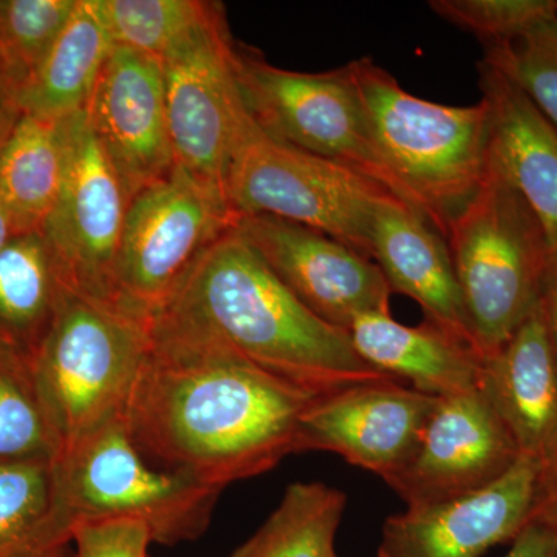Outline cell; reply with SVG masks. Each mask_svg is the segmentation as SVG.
<instances>
[{"mask_svg": "<svg viewBox=\"0 0 557 557\" xmlns=\"http://www.w3.org/2000/svg\"><path fill=\"white\" fill-rule=\"evenodd\" d=\"M319 397L218 344L150 327L126 428L149 461L223 491L299 454L300 418Z\"/></svg>", "mask_w": 557, "mask_h": 557, "instance_id": "6da1fadb", "label": "cell"}, {"mask_svg": "<svg viewBox=\"0 0 557 557\" xmlns=\"http://www.w3.org/2000/svg\"><path fill=\"white\" fill-rule=\"evenodd\" d=\"M150 327L218 344L311 394L392 380L346 330L304 306L237 228L205 249Z\"/></svg>", "mask_w": 557, "mask_h": 557, "instance_id": "7a4b0ae2", "label": "cell"}, {"mask_svg": "<svg viewBox=\"0 0 557 557\" xmlns=\"http://www.w3.org/2000/svg\"><path fill=\"white\" fill-rule=\"evenodd\" d=\"M348 69L398 200L446 240L450 223L474 199L490 168L486 102L461 108L413 97L370 58Z\"/></svg>", "mask_w": 557, "mask_h": 557, "instance_id": "3957f363", "label": "cell"}, {"mask_svg": "<svg viewBox=\"0 0 557 557\" xmlns=\"http://www.w3.org/2000/svg\"><path fill=\"white\" fill-rule=\"evenodd\" d=\"M150 350V327L65 287L46 338L32 357L54 460L110 424L126 421Z\"/></svg>", "mask_w": 557, "mask_h": 557, "instance_id": "277c9868", "label": "cell"}, {"mask_svg": "<svg viewBox=\"0 0 557 557\" xmlns=\"http://www.w3.org/2000/svg\"><path fill=\"white\" fill-rule=\"evenodd\" d=\"M472 346L497 354L541 300L547 234L518 189L491 160L486 177L446 234Z\"/></svg>", "mask_w": 557, "mask_h": 557, "instance_id": "5b68a950", "label": "cell"}, {"mask_svg": "<svg viewBox=\"0 0 557 557\" xmlns=\"http://www.w3.org/2000/svg\"><path fill=\"white\" fill-rule=\"evenodd\" d=\"M225 193L239 218L288 220L327 234L369 259L373 214L388 196L361 172L271 137L249 110L231 157Z\"/></svg>", "mask_w": 557, "mask_h": 557, "instance_id": "8992f818", "label": "cell"}, {"mask_svg": "<svg viewBox=\"0 0 557 557\" xmlns=\"http://www.w3.org/2000/svg\"><path fill=\"white\" fill-rule=\"evenodd\" d=\"M58 509L72 531L79 520L143 523L153 544L199 539L211 523L222 491L150 467L126 428L110 424L53 463Z\"/></svg>", "mask_w": 557, "mask_h": 557, "instance_id": "52a82bcc", "label": "cell"}, {"mask_svg": "<svg viewBox=\"0 0 557 557\" xmlns=\"http://www.w3.org/2000/svg\"><path fill=\"white\" fill-rule=\"evenodd\" d=\"M239 220L225 190L175 164L127 208L113 306L150 327L205 249Z\"/></svg>", "mask_w": 557, "mask_h": 557, "instance_id": "ba28073f", "label": "cell"}, {"mask_svg": "<svg viewBox=\"0 0 557 557\" xmlns=\"http://www.w3.org/2000/svg\"><path fill=\"white\" fill-rule=\"evenodd\" d=\"M236 72L245 104L260 129L313 156L346 164L397 197L394 180L370 137L348 64L324 73L288 72L259 53L236 49Z\"/></svg>", "mask_w": 557, "mask_h": 557, "instance_id": "9c48e42d", "label": "cell"}, {"mask_svg": "<svg viewBox=\"0 0 557 557\" xmlns=\"http://www.w3.org/2000/svg\"><path fill=\"white\" fill-rule=\"evenodd\" d=\"M160 64L175 164L225 190L248 108L223 7L183 36Z\"/></svg>", "mask_w": 557, "mask_h": 557, "instance_id": "30bf717a", "label": "cell"}, {"mask_svg": "<svg viewBox=\"0 0 557 557\" xmlns=\"http://www.w3.org/2000/svg\"><path fill=\"white\" fill-rule=\"evenodd\" d=\"M129 203L87 110L73 113L64 185L40 230L67 287L113 306L116 256Z\"/></svg>", "mask_w": 557, "mask_h": 557, "instance_id": "8fae6325", "label": "cell"}, {"mask_svg": "<svg viewBox=\"0 0 557 557\" xmlns=\"http://www.w3.org/2000/svg\"><path fill=\"white\" fill-rule=\"evenodd\" d=\"M289 292L329 324L391 311L392 289L372 259L327 234L271 215H245L236 226Z\"/></svg>", "mask_w": 557, "mask_h": 557, "instance_id": "7c38bea8", "label": "cell"}, {"mask_svg": "<svg viewBox=\"0 0 557 557\" xmlns=\"http://www.w3.org/2000/svg\"><path fill=\"white\" fill-rule=\"evenodd\" d=\"M437 403L395 380L321 395L300 418L299 454H338L387 483L416 456Z\"/></svg>", "mask_w": 557, "mask_h": 557, "instance_id": "4fadbf2b", "label": "cell"}, {"mask_svg": "<svg viewBox=\"0 0 557 557\" xmlns=\"http://www.w3.org/2000/svg\"><path fill=\"white\" fill-rule=\"evenodd\" d=\"M518 445L482 388L438 398L416 456L387 485L408 507L474 493L515 467Z\"/></svg>", "mask_w": 557, "mask_h": 557, "instance_id": "5bb4252c", "label": "cell"}, {"mask_svg": "<svg viewBox=\"0 0 557 557\" xmlns=\"http://www.w3.org/2000/svg\"><path fill=\"white\" fill-rule=\"evenodd\" d=\"M539 472L541 463L522 456L482 490L391 516L379 557H480L515 541L531 522Z\"/></svg>", "mask_w": 557, "mask_h": 557, "instance_id": "9a60e30c", "label": "cell"}, {"mask_svg": "<svg viewBox=\"0 0 557 557\" xmlns=\"http://www.w3.org/2000/svg\"><path fill=\"white\" fill-rule=\"evenodd\" d=\"M87 115L129 201L174 171L163 69L159 60L115 47Z\"/></svg>", "mask_w": 557, "mask_h": 557, "instance_id": "2e32d148", "label": "cell"}, {"mask_svg": "<svg viewBox=\"0 0 557 557\" xmlns=\"http://www.w3.org/2000/svg\"><path fill=\"white\" fill-rule=\"evenodd\" d=\"M480 388L520 456L547 463L557 450V355L541 300L508 343L483 359Z\"/></svg>", "mask_w": 557, "mask_h": 557, "instance_id": "e0dca14e", "label": "cell"}, {"mask_svg": "<svg viewBox=\"0 0 557 557\" xmlns=\"http://www.w3.org/2000/svg\"><path fill=\"white\" fill-rule=\"evenodd\" d=\"M370 242V258L383 271L392 293L416 300L424 321L474 348L456 269L442 234L388 194L376 205Z\"/></svg>", "mask_w": 557, "mask_h": 557, "instance_id": "ac0fdd59", "label": "cell"}, {"mask_svg": "<svg viewBox=\"0 0 557 557\" xmlns=\"http://www.w3.org/2000/svg\"><path fill=\"white\" fill-rule=\"evenodd\" d=\"M482 100L490 109V157L519 190L557 249V129L496 67L479 64Z\"/></svg>", "mask_w": 557, "mask_h": 557, "instance_id": "d6986e66", "label": "cell"}, {"mask_svg": "<svg viewBox=\"0 0 557 557\" xmlns=\"http://www.w3.org/2000/svg\"><path fill=\"white\" fill-rule=\"evenodd\" d=\"M348 335L369 366L423 394L445 398L480 387L483 358L432 322L405 325L391 311H373L355 319Z\"/></svg>", "mask_w": 557, "mask_h": 557, "instance_id": "ffe728a7", "label": "cell"}, {"mask_svg": "<svg viewBox=\"0 0 557 557\" xmlns=\"http://www.w3.org/2000/svg\"><path fill=\"white\" fill-rule=\"evenodd\" d=\"M69 159V116L22 113L0 148V197L16 236L40 233L50 218Z\"/></svg>", "mask_w": 557, "mask_h": 557, "instance_id": "44dd1931", "label": "cell"}, {"mask_svg": "<svg viewBox=\"0 0 557 557\" xmlns=\"http://www.w3.org/2000/svg\"><path fill=\"white\" fill-rule=\"evenodd\" d=\"M113 49L98 0H78L46 60L22 89V113L58 120L86 110Z\"/></svg>", "mask_w": 557, "mask_h": 557, "instance_id": "7402d4cb", "label": "cell"}, {"mask_svg": "<svg viewBox=\"0 0 557 557\" xmlns=\"http://www.w3.org/2000/svg\"><path fill=\"white\" fill-rule=\"evenodd\" d=\"M65 287L42 234L13 237L0 251V338L32 358L49 332Z\"/></svg>", "mask_w": 557, "mask_h": 557, "instance_id": "603a6c76", "label": "cell"}, {"mask_svg": "<svg viewBox=\"0 0 557 557\" xmlns=\"http://www.w3.org/2000/svg\"><path fill=\"white\" fill-rule=\"evenodd\" d=\"M347 496L321 482H298L285 490L267 522L231 557H338L336 533Z\"/></svg>", "mask_w": 557, "mask_h": 557, "instance_id": "cb8c5ba5", "label": "cell"}, {"mask_svg": "<svg viewBox=\"0 0 557 557\" xmlns=\"http://www.w3.org/2000/svg\"><path fill=\"white\" fill-rule=\"evenodd\" d=\"M72 542L58 509L53 461L0 463V557H17Z\"/></svg>", "mask_w": 557, "mask_h": 557, "instance_id": "d4e9b609", "label": "cell"}, {"mask_svg": "<svg viewBox=\"0 0 557 557\" xmlns=\"http://www.w3.org/2000/svg\"><path fill=\"white\" fill-rule=\"evenodd\" d=\"M47 458L54 443L40 403L32 358L0 338V463Z\"/></svg>", "mask_w": 557, "mask_h": 557, "instance_id": "484cf974", "label": "cell"}, {"mask_svg": "<svg viewBox=\"0 0 557 557\" xmlns=\"http://www.w3.org/2000/svg\"><path fill=\"white\" fill-rule=\"evenodd\" d=\"M113 46L161 60L219 3L201 0H98Z\"/></svg>", "mask_w": 557, "mask_h": 557, "instance_id": "4316f807", "label": "cell"}, {"mask_svg": "<svg viewBox=\"0 0 557 557\" xmlns=\"http://www.w3.org/2000/svg\"><path fill=\"white\" fill-rule=\"evenodd\" d=\"M78 0H0V69L20 94L64 30Z\"/></svg>", "mask_w": 557, "mask_h": 557, "instance_id": "83f0119b", "label": "cell"}, {"mask_svg": "<svg viewBox=\"0 0 557 557\" xmlns=\"http://www.w3.org/2000/svg\"><path fill=\"white\" fill-rule=\"evenodd\" d=\"M482 61L511 79L557 129V17L487 47Z\"/></svg>", "mask_w": 557, "mask_h": 557, "instance_id": "f1b7e54d", "label": "cell"}, {"mask_svg": "<svg viewBox=\"0 0 557 557\" xmlns=\"http://www.w3.org/2000/svg\"><path fill=\"white\" fill-rule=\"evenodd\" d=\"M429 7L443 20L472 33L485 49L511 42L557 17V0H434Z\"/></svg>", "mask_w": 557, "mask_h": 557, "instance_id": "f546056e", "label": "cell"}, {"mask_svg": "<svg viewBox=\"0 0 557 557\" xmlns=\"http://www.w3.org/2000/svg\"><path fill=\"white\" fill-rule=\"evenodd\" d=\"M75 557H149L148 528L135 520H79L70 531Z\"/></svg>", "mask_w": 557, "mask_h": 557, "instance_id": "4dcf8cb0", "label": "cell"}, {"mask_svg": "<svg viewBox=\"0 0 557 557\" xmlns=\"http://www.w3.org/2000/svg\"><path fill=\"white\" fill-rule=\"evenodd\" d=\"M531 522L552 528L557 533V450L539 472Z\"/></svg>", "mask_w": 557, "mask_h": 557, "instance_id": "1f68e13d", "label": "cell"}, {"mask_svg": "<svg viewBox=\"0 0 557 557\" xmlns=\"http://www.w3.org/2000/svg\"><path fill=\"white\" fill-rule=\"evenodd\" d=\"M505 557H557V533L552 528L530 522Z\"/></svg>", "mask_w": 557, "mask_h": 557, "instance_id": "d6a6232c", "label": "cell"}, {"mask_svg": "<svg viewBox=\"0 0 557 557\" xmlns=\"http://www.w3.org/2000/svg\"><path fill=\"white\" fill-rule=\"evenodd\" d=\"M541 307L557 355V249L549 255L547 270L542 281Z\"/></svg>", "mask_w": 557, "mask_h": 557, "instance_id": "836d02e7", "label": "cell"}, {"mask_svg": "<svg viewBox=\"0 0 557 557\" xmlns=\"http://www.w3.org/2000/svg\"><path fill=\"white\" fill-rule=\"evenodd\" d=\"M20 90L0 69V148L21 119Z\"/></svg>", "mask_w": 557, "mask_h": 557, "instance_id": "e575fe53", "label": "cell"}, {"mask_svg": "<svg viewBox=\"0 0 557 557\" xmlns=\"http://www.w3.org/2000/svg\"><path fill=\"white\" fill-rule=\"evenodd\" d=\"M16 237L14 233L13 222L9 211H7L5 203H3L2 197H0V251L10 244V240Z\"/></svg>", "mask_w": 557, "mask_h": 557, "instance_id": "d590c367", "label": "cell"}, {"mask_svg": "<svg viewBox=\"0 0 557 557\" xmlns=\"http://www.w3.org/2000/svg\"><path fill=\"white\" fill-rule=\"evenodd\" d=\"M72 542L67 544L53 545V547L36 549V552L27 553L17 557H75V553L70 548Z\"/></svg>", "mask_w": 557, "mask_h": 557, "instance_id": "8d00e7d4", "label": "cell"}]
</instances>
